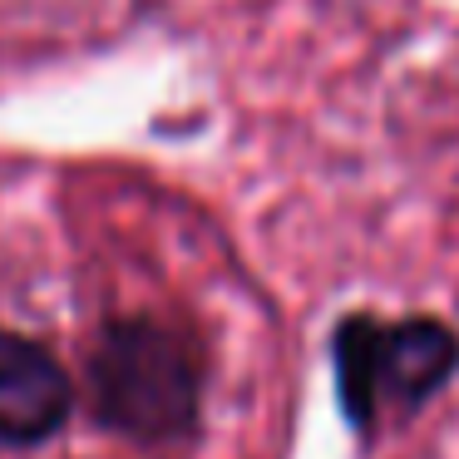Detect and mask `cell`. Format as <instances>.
<instances>
[{"label":"cell","mask_w":459,"mask_h":459,"mask_svg":"<svg viewBox=\"0 0 459 459\" xmlns=\"http://www.w3.org/2000/svg\"><path fill=\"white\" fill-rule=\"evenodd\" d=\"M336 395L356 429L405 420L445 390L459 366V336L435 316L380 321L356 311L331 336Z\"/></svg>","instance_id":"7a4b0ae2"},{"label":"cell","mask_w":459,"mask_h":459,"mask_svg":"<svg viewBox=\"0 0 459 459\" xmlns=\"http://www.w3.org/2000/svg\"><path fill=\"white\" fill-rule=\"evenodd\" d=\"M203 376L193 351L149 316H119L90 351V400L109 429L169 445L198 425Z\"/></svg>","instance_id":"6da1fadb"},{"label":"cell","mask_w":459,"mask_h":459,"mask_svg":"<svg viewBox=\"0 0 459 459\" xmlns=\"http://www.w3.org/2000/svg\"><path fill=\"white\" fill-rule=\"evenodd\" d=\"M74 380L40 341L0 331V439L40 445L70 420Z\"/></svg>","instance_id":"3957f363"}]
</instances>
